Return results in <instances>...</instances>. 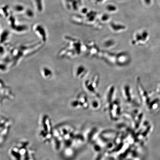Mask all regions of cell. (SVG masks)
<instances>
[{"label":"cell","instance_id":"cell-1","mask_svg":"<svg viewBox=\"0 0 160 160\" xmlns=\"http://www.w3.org/2000/svg\"><path fill=\"white\" fill-rule=\"evenodd\" d=\"M43 43L41 41L30 45H21L11 49L8 57L4 58L3 61L10 67H14L21 62L22 60L32 54L40 49Z\"/></svg>","mask_w":160,"mask_h":160},{"label":"cell","instance_id":"cell-2","mask_svg":"<svg viewBox=\"0 0 160 160\" xmlns=\"http://www.w3.org/2000/svg\"><path fill=\"white\" fill-rule=\"evenodd\" d=\"M67 45L60 50L58 57L61 58L73 59L81 55L85 48L82 45L81 42L68 37H65Z\"/></svg>","mask_w":160,"mask_h":160},{"label":"cell","instance_id":"cell-3","mask_svg":"<svg viewBox=\"0 0 160 160\" xmlns=\"http://www.w3.org/2000/svg\"><path fill=\"white\" fill-rule=\"evenodd\" d=\"M14 95L11 88L7 85L2 80L1 81V103L5 100H12L14 99Z\"/></svg>","mask_w":160,"mask_h":160},{"label":"cell","instance_id":"cell-4","mask_svg":"<svg viewBox=\"0 0 160 160\" xmlns=\"http://www.w3.org/2000/svg\"><path fill=\"white\" fill-rule=\"evenodd\" d=\"M136 84L140 99L144 105L148 107L150 103L148 95L142 85L139 77L137 78L136 80Z\"/></svg>","mask_w":160,"mask_h":160},{"label":"cell","instance_id":"cell-5","mask_svg":"<svg viewBox=\"0 0 160 160\" xmlns=\"http://www.w3.org/2000/svg\"><path fill=\"white\" fill-rule=\"evenodd\" d=\"M122 95L126 102L130 104L136 103L131 87L128 84H125L122 88Z\"/></svg>","mask_w":160,"mask_h":160},{"label":"cell","instance_id":"cell-6","mask_svg":"<svg viewBox=\"0 0 160 160\" xmlns=\"http://www.w3.org/2000/svg\"><path fill=\"white\" fill-rule=\"evenodd\" d=\"M33 27V30L35 33L39 37L41 41L45 43L48 40V34L45 28L40 23H35Z\"/></svg>","mask_w":160,"mask_h":160},{"label":"cell","instance_id":"cell-7","mask_svg":"<svg viewBox=\"0 0 160 160\" xmlns=\"http://www.w3.org/2000/svg\"><path fill=\"white\" fill-rule=\"evenodd\" d=\"M89 71L87 67L83 65H79L75 68L73 71L74 77L78 79L85 78L88 75Z\"/></svg>","mask_w":160,"mask_h":160},{"label":"cell","instance_id":"cell-8","mask_svg":"<svg viewBox=\"0 0 160 160\" xmlns=\"http://www.w3.org/2000/svg\"><path fill=\"white\" fill-rule=\"evenodd\" d=\"M116 89L115 86L111 85L109 86L106 91L105 97V107L115 100Z\"/></svg>","mask_w":160,"mask_h":160},{"label":"cell","instance_id":"cell-9","mask_svg":"<svg viewBox=\"0 0 160 160\" xmlns=\"http://www.w3.org/2000/svg\"><path fill=\"white\" fill-rule=\"evenodd\" d=\"M131 61V57L128 53L121 52L117 54V65L123 67L127 65Z\"/></svg>","mask_w":160,"mask_h":160},{"label":"cell","instance_id":"cell-10","mask_svg":"<svg viewBox=\"0 0 160 160\" xmlns=\"http://www.w3.org/2000/svg\"><path fill=\"white\" fill-rule=\"evenodd\" d=\"M83 86L86 91L90 95L99 98L100 95L98 92L92 87L89 79H87L83 82Z\"/></svg>","mask_w":160,"mask_h":160},{"label":"cell","instance_id":"cell-11","mask_svg":"<svg viewBox=\"0 0 160 160\" xmlns=\"http://www.w3.org/2000/svg\"><path fill=\"white\" fill-rule=\"evenodd\" d=\"M76 98L78 102L81 109H87L90 106L88 99L85 93H79Z\"/></svg>","mask_w":160,"mask_h":160},{"label":"cell","instance_id":"cell-12","mask_svg":"<svg viewBox=\"0 0 160 160\" xmlns=\"http://www.w3.org/2000/svg\"><path fill=\"white\" fill-rule=\"evenodd\" d=\"M40 74L42 78L45 80L51 79L53 77V73L51 68L47 67L42 68L40 69Z\"/></svg>","mask_w":160,"mask_h":160},{"label":"cell","instance_id":"cell-13","mask_svg":"<svg viewBox=\"0 0 160 160\" xmlns=\"http://www.w3.org/2000/svg\"><path fill=\"white\" fill-rule=\"evenodd\" d=\"M1 45H5L9 39L10 33L8 29L1 30Z\"/></svg>","mask_w":160,"mask_h":160},{"label":"cell","instance_id":"cell-14","mask_svg":"<svg viewBox=\"0 0 160 160\" xmlns=\"http://www.w3.org/2000/svg\"><path fill=\"white\" fill-rule=\"evenodd\" d=\"M28 27L27 25L23 24H17L13 30L17 33H22L28 31Z\"/></svg>","mask_w":160,"mask_h":160},{"label":"cell","instance_id":"cell-15","mask_svg":"<svg viewBox=\"0 0 160 160\" xmlns=\"http://www.w3.org/2000/svg\"><path fill=\"white\" fill-rule=\"evenodd\" d=\"M27 9L24 5L21 3H18L14 5L13 10L14 12L18 14H23L24 13Z\"/></svg>","mask_w":160,"mask_h":160},{"label":"cell","instance_id":"cell-16","mask_svg":"<svg viewBox=\"0 0 160 160\" xmlns=\"http://www.w3.org/2000/svg\"><path fill=\"white\" fill-rule=\"evenodd\" d=\"M33 2L37 11L39 13L42 12L44 9L43 0H33Z\"/></svg>","mask_w":160,"mask_h":160},{"label":"cell","instance_id":"cell-17","mask_svg":"<svg viewBox=\"0 0 160 160\" xmlns=\"http://www.w3.org/2000/svg\"><path fill=\"white\" fill-rule=\"evenodd\" d=\"M1 14L4 18H8L11 13L10 12V8L7 5H4L1 7Z\"/></svg>","mask_w":160,"mask_h":160},{"label":"cell","instance_id":"cell-18","mask_svg":"<svg viewBox=\"0 0 160 160\" xmlns=\"http://www.w3.org/2000/svg\"><path fill=\"white\" fill-rule=\"evenodd\" d=\"M7 19L8 23L10 27L13 30L17 24L15 17L11 13Z\"/></svg>","mask_w":160,"mask_h":160},{"label":"cell","instance_id":"cell-19","mask_svg":"<svg viewBox=\"0 0 160 160\" xmlns=\"http://www.w3.org/2000/svg\"><path fill=\"white\" fill-rule=\"evenodd\" d=\"M97 99L99 98H96V99L92 100L90 103V106H91V108L93 109L98 110L101 108V102Z\"/></svg>","mask_w":160,"mask_h":160},{"label":"cell","instance_id":"cell-20","mask_svg":"<svg viewBox=\"0 0 160 160\" xmlns=\"http://www.w3.org/2000/svg\"><path fill=\"white\" fill-rule=\"evenodd\" d=\"M24 14L26 17L30 19H32L35 17V13L33 10L29 8L26 9Z\"/></svg>","mask_w":160,"mask_h":160},{"label":"cell","instance_id":"cell-21","mask_svg":"<svg viewBox=\"0 0 160 160\" xmlns=\"http://www.w3.org/2000/svg\"><path fill=\"white\" fill-rule=\"evenodd\" d=\"M87 12V9L86 8H83L81 10V12L83 14H85Z\"/></svg>","mask_w":160,"mask_h":160}]
</instances>
